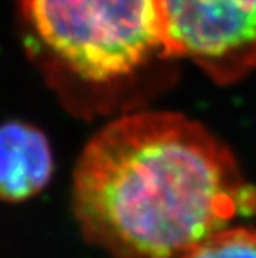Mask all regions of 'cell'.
Here are the masks:
<instances>
[{
	"label": "cell",
	"instance_id": "2",
	"mask_svg": "<svg viewBox=\"0 0 256 258\" xmlns=\"http://www.w3.org/2000/svg\"><path fill=\"white\" fill-rule=\"evenodd\" d=\"M29 48L83 84L122 80L163 52L160 0H20Z\"/></svg>",
	"mask_w": 256,
	"mask_h": 258
},
{
	"label": "cell",
	"instance_id": "5",
	"mask_svg": "<svg viewBox=\"0 0 256 258\" xmlns=\"http://www.w3.org/2000/svg\"><path fill=\"white\" fill-rule=\"evenodd\" d=\"M180 258H256V228L226 227Z\"/></svg>",
	"mask_w": 256,
	"mask_h": 258
},
{
	"label": "cell",
	"instance_id": "3",
	"mask_svg": "<svg viewBox=\"0 0 256 258\" xmlns=\"http://www.w3.org/2000/svg\"><path fill=\"white\" fill-rule=\"evenodd\" d=\"M165 58H188L218 84L256 70V0H160Z\"/></svg>",
	"mask_w": 256,
	"mask_h": 258
},
{
	"label": "cell",
	"instance_id": "1",
	"mask_svg": "<svg viewBox=\"0 0 256 258\" xmlns=\"http://www.w3.org/2000/svg\"><path fill=\"white\" fill-rule=\"evenodd\" d=\"M72 195L85 237L123 258H180L256 212V188L226 145L170 112L103 127L83 148Z\"/></svg>",
	"mask_w": 256,
	"mask_h": 258
},
{
	"label": "cell",
	"instance_id": "4",
	"mask_svg": "<svg viewBox=\"0 0 256 258\" xmlns=\"http://www.w3.org/2000/svg\"><path fill=\"white\" fill-rule=\"evenodd\" d=\"M53 157L45 134L25 122L0 125V200L24 202L48 183Z\"/></svg>",
	"mask_w": 256,
	"mask_h": 258
}]
</instances>
